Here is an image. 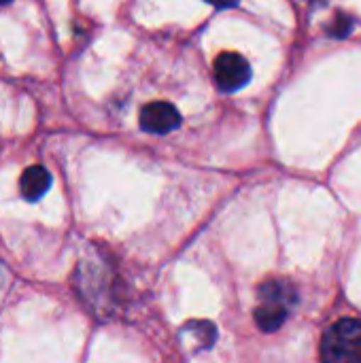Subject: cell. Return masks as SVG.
I'll use <instances>...</instances> for the list:
<instances>
[{"label":"cell","mask_w":361,"mask_h":363,"mask_svg":"<svg viewBox=\"0 0 361 363\" xmlns=\"http://www.w3.org/2000/svg\"><path fill=\"white\" fill-rule=\"evenodd\" d=\"M251 79V66L249 62L234 51H223L215 60V81L221 91H238L245 87Z\"/></svg>","instance_id":"cell-3"},{"label":"cell","mask_w":361,"mask_h":363,"mask_svg":"<svg viewBox=\"0 0 361 363\" xmlns=\"http://www.w3.org/2000/svg\"><path fill=\"white\" fill-rule=\"evenodd\" d=\"M187 330H191V332L200 338V347H202V349H209V347L215 342V338H217L215 328H213V323H209V321H191V323L187 325Z\"/></svg>","instance_id":"cell-7"},{"label":"cell","mask_w":361,"mask_h":363,"mask_svg":"<svg viewBox=\"0 0 361 363\" xmlns=\"http://www.w3.org/2000/svg\"><path fill=\"white\" fill-rule=\"evenodd\" d=\"M19 187H21V196L28 202H36L49 191L51 174L45 166H30L23 170V174L19 179Z\"/></svg>","instance_id":"cell-5"},{"label":"cell","mask_w":361,"mask_h":363,"mask_svg":"<svg viewBox=\"0 0 361 363\" xmlns=\"http://www.w3.org/2000/svg\"><path fill=\"white\" fill-rule=\"evenodd\" d=\"M140 128L149 134H168L181 123L179 111L168 102H149L140 108Z\"/></svg>","instance_id":"cell-4"},{"label":"cell","mask_w":361,"mask_h":363,"mask_svg":"<svg viewBox=\"0 0 361 363\" xmlns=\"http://www.w3.org/2000/svg\"><path fill=\"white\" fill-rule=\"evenodd\" d=\"M321 363H361L360 319H340L323 334Z\"/></svg>","instance_id":"cell-2"},{"label":"cell","mask_w":361,"mask_h":363,"mask_svg":"<svg viewBox=\"0 0 361 363\" xmlns=\"http://www.w3.org/2000/svg\"><path fill=\"white\" fill-rule=\"evenodd\" d=\"M206 2L213 6H219V9H228V6H234L238 0H206Z\"/></svg>","instance_id":"cell-8"},{"label":"cell","mask_w":361,"mask_h":363,"mask_svg":"<svg viewBox=\"0 0 361 363\" xmlns=\"http://www.w3.org/2000/svg\"><path fill=\"white\" fill-rule=\"evenodd\" d=\"M260 306L255 308V323L262 332H277L289 317L298 300L296 287L289 281H268L260 289Z\"/></svg>","instance_id":"cell-1"},{"label":"cell","mask_w":361,"mask_h":363,"mask_svg":"<svg viewBox=\"0 0 361 363\" xmlns=\"http://www.w3.org/2000/svg\"><path fill=\"white\" fill-rule=\"evenodd\" d=\"M6 2H11V0H0V4H6Z\"/></svg>","instance_id":"cell-9"},{"label":"cell","mask_w":361,"mask_h":363,"mask_svg":"<svg viewBox=\"0 0 361 363\" xmlns=\"http://www.w3.org/2000/svg\"><path fill=\"white\" fill-rule=\"evenodd\" d=\"M353 26H355V19H353L351 15H347V13H336V17L328 23L326 30H328V34L334 36V38H345V36L351 34Z\"/></svg>","instance_id":"cell-6"}]
</instances>
